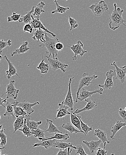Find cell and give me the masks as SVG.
<instances>
[{
  "instance_id": "1",
  "label": "cell",
  "mask_w": 126,
  "mask_h": 155,
  "mask_svg": "<svg viewBox=\"0 0 126 155\" xmlns=\"http://www.w3.org/2000/svg\"><path fill=\"white\" fill-rule=\"evenodd\" d=\"M114 10L109 17L110 20L109 27L111 29L115 31L118 29L121 25H124V26L126 25L125 24L126 21L124 20L122 16L124 10L120 7H117L116 3L114 4Z\"/></svg>"
},
{
  "instance_id": "2",
  "label": "cell",
  "mask_w": 126,
  "mask_h": 155,
  "mask_svg": "<svg viewBox=\"0 0 126 155\" xmlns=\"http://www.w3.org/2000/svg\"><path fill=\"white\" fill-rule=\"evenodd\" d=\"M46 42L43 44L39 45V47H46L47 51L46 52L47 54H49V57H51L53 55V58H57L58 53L59 51L56 48V45L60 41L58 38H51L47 35V34H45Z\"/></svg>"
},
{
  "instance_id": "3",
  "label": "cell",
  "mask_w": 126,
  "mask_h": 155,
  "mask_svg": "<svg viewBox=\"0 0 126 155\" xmlns=\"http://www.w3.org/2000/svg\"><path fill=\"white\" fill-rule=\"evenodd\" d=\"M98 77V75H92L89 74V73H84L82 75V77L80 79L79 82L78 88L76 92V98L75 100V103H77L78 101V97H79V92L81 89L82 88L85 86H88L90 84H93L92 80L96 79Z\"/></svg>"
},
{
  "instance_id": "4",
  "label": "cell",
  "mask_w": 126,
  "mask_h": 155,
  "mask_svg": "<svg viewBox=\"0 0 126 155\" xmlns=\"http://www.w3.org/2000/svg\"><path fill=\"white\" fill-rule=\"evenodd\" d=\"M89 8L91 10L95 16L98 17L101 16L105 11H108V5L103 0L92 5Z\"/></svg>"
},
{
  "instance_id": "5",
  "label": "cell",
  "mask_w": 126,
  "mask_h": 155,
  "mask_svg": "<svg viewBox=\"0 0 126 155\" xmlns=\"http://www.w3.org/2000/svg\"><path fill=\"white\" fill-rule=\"evenodd\" d=\"M47 58L49 64L51 66V68L53 71H56L58 69H60L63 73L66 72L65 69L69 67V65L64 64L63 62L60 61L58 58H52L49 56H46Z\"/></svg>"
},
{
  "instance_id": "6",
  "label": "cell",
  "mask_w": 126,
  "mask_h": 155,
  "mask_svg": "<svg viewBox=\"0 0 126 155\" xmlns=\"http://www.w3.org/2000/svg\"><path fill=\"white\" fill-rule=\"evenodd\" d=\"M69 46L74 54L73 57H72L73 60H76L78 55L82 57L84 54L87 53V51L83 49L84 45L81 41H78L77 44L76 45H70Z\"/></svg>"
},
{
  "instance_id": "7",
  "label": "cell",
  "mask_w": 126,
  "mask_h": 155,
  "mask_svg": "<svg viewBox=\"0 0 126 155\" xmlns=\"http://www.w3.org/2000/svg\"><path fill=\"white\" fill-rule=\"evenodd\" d=\"M115 70H110L105 74L106 79H105L104 84H99V86L103 90H110L112 87H114L113 77L115 76Z\"/></svg>"
},
{
  "instance_id": "8",
  "label": "cell",
  "mask_w": 126,
  "mask_h": 155,
  "mask_svg": "<svg viewBox=\"0 0 126 155\" xmlns=\"http://www.w3.org/2000/svg\"><path fill=\"white\" fill-rule=\"evenodd\" d=\"M74 78L75 77H73L69 78V85H68L69 88H68V92L65 97V99L62 102L63 104L68 106L71 111L73 110L74 106V102L71 91L72 82Z\"/></svg>"
},
{
  "instance_id": "9",
  "label": "cell",
  "mask_w": 126,
  "mask_h": 155,
  "mask_svg": "<svg viewBox=\"0 0 126 155\" xmlns=\"http://www.w3.org/2000/svg\"><path fill=\"white\" fill-rule=\"evenodd\" d=\"M15 80H12L10 82L9 84H8L6 86V91L5 93L2 95V97L6 93L7 94L6 98L7 99L13 98L15 100H16L17 99L19 90L17 89L15 87Z\"/></svg>"
},
{
  "instance_id": "10",
  "label": "cell",
  "mask_w": 126,
  "mask_h": 155,
  "mask_svg": "<svg viewBox=\"0 0 126 155\" xmlns=\"http://www.w3.org/2000/svg\"><path fill=\"white\" fill-rule=\"evenodd\" d=\"M103 90H104L103 89L100 87V88L94 91H89L83 87L81 89L80 92H79V97H78V101H83L84 100L85 101L87 99L89 98L92 95L97 94V93L102 95Z\"/></svg>"
},
{
  "instance_id": "11",
  "label": "cell",
  "mask_w": 126,
  "mask_h": 155,
  "mask_svg": "<svg viewBox=\"0 0 126 155\" xmlns=\"http://www.w3.org/2000/svg\"><path fill=\"white\" fill-rule=\"evenodd\" d=\"M111 65L115 67L116 77L115 78V79H118L120 81L122 84H123L126 80V66H124L121 67H118L115 61L111 63Z\"/></svg>"
},
{
  "instance_id": "12",
  "label": "cell",
  "mask_w": 126,
  "mask_h": 155,
  "mask_svg": "<svg viewBox=\"0 0 126 155\" xmlns=\"http://www.w3.org/2000/svg\"><path fill=\"white\" fill-rule=\"evenodd\" d=\"M30 24H31L32 26L33 27L34 29L41 28L44 30L47 33L50 34L52 35V36L54 37H56V35L53 33V32L48 30L46 28H45L44 24L42 23L40 19V16H34L32 15V20Z\"/></svg>"
},
{
  "instance_id": "13",
  "label": "cell",
  "mask_w": 126,
  "mask_h": 155,
  "mask_svg": "<svg viewBox=\"0 0 126 155\" xmlns=\"http://www.w3.org/2000/svg\"><path fill=\"white\" fill-rule=\"evenodd\" d=\"M39 104L40 103L38 101L35 102L34 103H30L27 101H24L21 102H19L17 105L22 108L24 110L26 111V113L30 115L34 112V110L32 109L33 107Z\"/></svg>"
},
{
  "instance_id": "14",
  "label": "cell",
  "mask_w": 126,
  "mask_h": 155,
  "mask_svg": "<svg viewBox=\"0 0 126 155\" xmlns=\"http://www.w3.org/2000/svg\"><path fill=\"white\" fill-rule=\"evenodd\" d=\"M46 32L42 29H34V36L32 37V38L34 41H37L38 42L40 41L43 43H45L46 42Z\"/></svg>"
},
{
  "instance_id": "15",
  "label": "cell",
  "mask_w": 126,
  "mask_h": 155,
  "mask_svg": "<svg viewBox=\"0 0 126 155\" xmlns=\"http://www.w3.org/2000/svg\"><path fill=\"white\" fill-rule=\"evenodd\" d=\"M7 61V62L8 63V65H9V70L6 71V75H7V78L10 79L12 76H14L15 75H16L17 76L20 78V76L18 75V74L17 73V69L14 66V63H12L10 61V60L8 59V58H7L6 56H5L3 57Z\"/></svg>"
},
{
  "instance_id": "16",
  "label": "cell",
  "mask_w": 126,
  "mask_h": 155,
  "mask_svg": "<svg viewBox=\"0 0 126 155\" xmlns=\"http://www.w3.org/2000/svg\"><path fill=\"white\" fill-rule=\"evenodd\" d=\"M59 109L57 110V115L55 119L57 118H63L68 115H70L71 113L68 111V109H69L68 106L63 104L62 103L59 104Z\"/></svg>"
},
{
  "instance_id": "17",
  "label": "cell",
  "mask_w": 126,
  "mask_h": 155,
  "mask_svg": "<svg viewBox=\"0 0 126 155\" xmlns=\"http://www.w3.org/2000/svg\"><path fill=\"white\" fill-rule=\"evenodd\" d=\"M102 142V141L100 140L98 141L92 140L90 142H88L87 141H83V143L88 147L91 153H94L97 151Z\"/></svg>"
},
{
  "instance_id": "18",
  "label": "cell",
  "mask_w": 126,
  "mask_h": 155,
  "mask_svg": "<svg viewBox=\"0 0 126 155\" xmlns=\"http://www.w3.org/2000/svg\"><path fill=\"white\" fill-rule=\"evenodd\" d=\"M87 102V104L84 108L82 109H76L74 112L75 114H79L84 111H89L90 110L95 109V107H97V104L95 101H92L90 99L88 98L85 100Z\"/></svg>"
},
{
  "instance_id": "19",
  "label": "cell",
  "mask_w": 126,
  "mask_h": 155,
  "mask_svg": "<svg viewBox=\"0 0 126 155\" xmlns=\"http://www.w3.org/2000/svg\"><path fill=\"white\" fill-rule=\"evenodd\" d=\"M94 136L98 137L102 141L104 144V148H105L107 143H110V141L107 139V134L105 131L100 129H96L94 132Z\"/></svg>"
},
{
  "instance_id": "20",
  "label": "cell",
  "mask_w": 126,
  "mask_h": 155,
  "mask_svg": "<svg viewBox=\"0 0 126 155\" xmlns=\"http://www.w3.org/2000/svg\"><path fill=\"white\" fill-rule=\"evenodd\" d=\"M69 138V136L67 133H65L64 134L57 133L55 134V135L51 136V137L44 138H38V140L40 141L39 142H43L44 141L49 140H67Z\"/></svg>"
},
{
  "instance_id": "21",
  "label": "cell",
  "mask_w": 126,
  "mask_h": 155,
  "mask_svg": "<svg viewBox=\"0 0 126 155\" xmlns=\"http://www.w3.org/2000/svg\"><path fill=\"white\" fill-rule=\"evenodd\" d=\"M53 147L55 148H59L62 150H64L66 148H68L69 147L70 148H73V149L76 150L77 149V147H76L74 145L73 143H65L63 142H59L57 140V141L55 143Z\"/></svg>"
},
{
  "instance_id": "22",
  "label": "cell",
  "mask_w": 126,
  "mask_h": 155,
  "mask_svg": "<svg viewBox=\"0 0 126 155\" xmlns=\"http://www.w3.org/2000/svg\"><path fill=\"white\" fill-rule=\"evenodd\" d=\"M56 141L57 140H49L43 142H39L38 143L33 144V147L41 146L44 147L45 149H47L50 147H53V146Z\"/></svg>"
},
{
  "instance_id": "23",
  "label": "cell",
  "mask_w": 126,
  "mask_h": 155,
  "mask_svg": "<svg viewBox=\"0 0 126 155\" xmlns=\"http://www.w3.org/2000/svg\"><path fill=\"white\" fill-rule=\"evenodd\" d=\"M125 126H126V122H123L121 121H117L115 125L112 127L111 130V134L110 136V138L112 140H114L115 135L117 132Z\"/></svg>"
},
{
  "instance_id": "24",
  "label": "cell",
  "mask_w": 126,
  "mask_h": 155,
  "mask_svg": "<svg viewBox=\"0 0 126 155\" xmlns=\"http://www.w3.org/2000/svg\"><path fill=\"white\" fill-rule=\"evenodd\" d=\"M27 117L20 116L17 118L16 120L14 123V133H15L18 130H19L23 127Z\"/></svg>"
},
{
  "instance_id": "25",
  "label": "cell",
  "mask_w": 126,
  "mask_h": 155,
  "mask_svg": "<svg viewBox=\"0 0 126 155\" xmlns=\"http://www.w3.org/2000/svg\"><path fill=\"white\" fill-rule=\"evenodd\" d=\"M28 45V42L27 41L22 43L19 48H17L15 51L12 52L11 56L13 57L15 54H24L30 50V48L27 46Z\"/></svg>"
},
{
  "instance_id": "26",
  "label": "cell",
  "mask_w": 126,
  "mask_h": 155,
  "mask_svg": "<svg viewBox=\"0 0 126 155\" xmlns=\"http://www.w3.org/2000/svg\"><path fill=\"white\" fill-rule=\"evenodd\" d=\"M35 6H33L31 11L27 12L25 15L23 16L19 20V22L20 23L23 22L25 24L30 23L32 20V15L33 14L34 11Z\"/></svg>"
},
{
  "instance_id": "27",
  "label": "cell",
  "mask_w": 126,
  "mask_h": 155,
  "mask_svg": "<svg viewBox=\"0 0 126 155\" xmlns=\"http://www.w3.org/2000/svg\"><path fill=\"white\" fill-rule=\"evenodd\" d=\"M15 102L13 101L12 103L14 105V112H15V117L18 118L20 116L27 117L29 116L22 108L18 106L16 104H15Z\"/></svg>"
},
{
  "instance_id": "28",
  "label": "cell",
  "mask_w": 126,
  "mask_h": 155,
  "mask_svg": "<svg viewBox=\"0 0 126 155\" xmlns=\"http://www.w3.org/2000/svg\"><path fill=\"white\" fill-rule=\"evenodd\" d=\"M70 121L72 124L77 129L83 131L81 127V122L80 119L73 112H72L70 114Z\"/></svg>"
},
{
  "instance_id": "29",
  "label": "cell",
  "mask_w": 126,
  "mask_h": 155,
  "mask_svg": "<svg viewBox=\"0 0 126 155\" xmlns=\"http://www.w3.org/2000/svg\"><path fill=\"white\" fill-rule=\"evenodd\" d=\"M14 105L13 103H10L7 102L5 103V107H6V111L4 114V116H8L9 118L11 116L13 117H15V112H14Z\"/></svg>"
},
{
  "instance_id": "30",
  "label": "cell",
  "mask_w": 126,
  "mask_h": 155,
  "mask_svg": "<svg viewBox=\"0 0 126 155\" xmlns=\"http://www.w3.org/2000/svg\"><path fill=\"white\" fill-rule=\"evenodd\" d=\"M62 127L63 129L68 130V131L71 134L82 133L84 134H85V132L83 131H81V130L77 129L76 128V127H74L72 124H71V123H69V122L63 124L62 125Z\"/></svg>"
},
{
  "instance_id": "31",
  "label": "cell",
  "mask_w": 126,
  "mask_h": 155,
  "mask_svg": "<svg viewBox=\"0 0 126 155\" xmlns=\"http://www.w3.org/2000/svg\"><path fill=\"white\" fill-rule=\"evenodd\" d=\"M47 124H49L48 129L45 130L46 132H49V133H59L62 134V132L58 129L55 125L53 124V120L47 119Z\"/></svg>"
},
{
  "instance_id": "32",
  "label": "cell",
  "mask_w": 126,
  "mask_h": 155,
  "mask_svg": "<svg viewBox=\"0 0 126 155\" xmlns=\"http://www.w3.org/2000/svg\"><path fill=\"white\" fill-rule=\"evenodd\" d=\"M31 117L29 116L27 117V120H26V122H27V125L28 127L30 128L31 130H35L38 128V127L39 125L42 124V122L41 121H39V122H35L34 121H31Z\"/></svg>"
},
{
  "instance_id": "33",
  "label": "cell",
  "mask_w": 126,
  "mask_h": 155,
  "mask_svg": "<svg viewBox=\"0 0 126 155\" xmlns=\"http://www.w3.org/2000/svg\"><path fill=\"white\" fill-rule=\"evenodd\" d=\"M37 68L40 71L41 73L42 74H46L49 71V65L47 63L44 62V59L43 58V54L41 61L39 64V66L37 67Z\"/></svg>"
},
{
  "instance_id": "34",
  "label": "cell",
  "mask_w": 126,
  "mask_h": 155,
  "mask_svg": "<svg viewBox=\"0 0 126 155\" xmlns=\"http://www.w3.org/2000/svg\"><path fill=\"white\" fill-rule=\"evenodd\" d=\"M45 5V4L43 2H40L37 6H35L34 11L33 15L34 16H40L42 13H44L45 11L44 10V7Z\"/></svg>"
},
{
  "instance_id": "35",
  "label": "cell",
  "mask_w": 126,
  "mask_h": 155,
  "mask_svg": "<svg viewBox=\"0 0 126 155\" xmlns=\"http://www.w3.org/2000/svg\"><path fill=\"white\" fill-rule=\"evenodd\" d=\"M59 1L57 0H55L54 2L56 4V6H57V9L52 11V14H55L56 13H60V14H64L66 11L70 9L69 7H64L58 4Z\"/></svg>"
},
{
  "instance_id": "36",
  "label": "cell",
  "mask_w": 126,
  "mask_h": 155,
  "mask_svg": "<svg viewBox=\"0 0 126 155\" xmlns=\"http://www.w3.org/2000/svg\"><path fill=\"white\" fill-rule=\"evenodd\" d=\"M76 115L79 117L80 121H81V127H82V130L85 132V135L86 136L89 131H91V130H93V126L91 127H89L87 124H85V123L82 121V119H81V116L80 114H76Z\"/></svg>"
},
{
  "instance_id": "37",
  "label": "cell",
  "mask_w": 126,
  "mask_h": 155,
  "mask_svg": "<svg viewBox=\"0 0 126 155\" xmlns=\"http://www.w3.org/2000/svg\"><path fill=\"white\" fill-rule=\"evenodd\" d=\"M26 120H27V118H26V120H25V124H24V126L21 128L19 130V131H21L22 133L24 134L25 136L27 137H29L31 136L32 134L31 133V130L30 128L27 125Z\"/></svg>"
},
{
  "instance_id": "38",
  "label": "cell",
  "mask_w": 126,
  "mask_h": 155,
  "mask_svg": "<svg viewBox=\"0 0 126 155\" xmlns=\"http://www.w3.org/2000/svg\"><path fill=\"white\" fill-rule=\"evenodd\" d=\"M45 131H44L39 128L35 130H31L32 134L34 135V137H37V138H45Z\"/></svg>"
},
{
  "instance_id": "39",
  "label": "cell",
  "mask_w": 126,
  "mask_h": 155,
  "mask_svg": "<svg viewBox=\"0 0 126 155\" xmlns=\"http://www.w3.org/2000/svg\"><path fill=\"white\" fill-rule=\"evenodd\" d=\"M18 12H13L12 15L10 17H8V22H16V21H19V19L21 18V14H18Z\"/></svg>"
},
{
  "instance_id": "40",
  "label": "cell",
  "mask_w": 126,
  "mask_h": 155,
  "mask_svg": "<svg viewBox=\"0 0 126 155\" xmlns=\"http://www.w3.org/2000/svg\"><path fill=\"white\" fill-rule=\"evenodd\" d=\"M4 129L2 128V125L1 126L0 130V138H1V146H4L7 143V136L4 132Z\"/></svg>"
},
{
  "instance_id": "41",
  "label": "cell",
  "mask_w": 126,
  "mask_h": 155,
  "mask_svg": "<svg viewBox=\"0 0 126 155\" xmlns=\"http://www.w3.org/2000/svg\"><path fill=\"white\" fill-rule=\"evenodd\" d=\"M12 44V41L11 40H8L7 41H4L3 40H0V54H1V56H2V49L7 46H11Z\"/></svg>"
},
{
  "instance_id": "42",
  "label": "cell",
  "mask_w": 126,
  "mask_h": 155,
  "mask_svg": "<svg viewBox=\"0 0 126 155\" xmlns=\"http://www.w3.org/2000/svg\"><path fill=\"white\" fill-rule=\"evenodd\" d=\"M69 23L70 25V31H72L74 29L78 27V22L75 19L71 16L69 17Z\"/></svg>"
},
{
  "instance_id": "43",
  "label": "cell",
  "mask_w": 126,
  "mask_h": 155,
  "mask_svg": "<svg viewBox=\"0 0 126 155\" xmlns=\"http://www.w3.org/2000/svg\"><path fill=\"white\" fill-rule=\"evenodd\" d=\"M76 150V153L75 155L79 154L80 155H89L85 152L83 147L82 145H78L77 146Z\"/></svg>"
},
{
  "instance_id": "44",
  "label": "cell",
  "mask_w": 126,
  "mask_h": 155,
  "mask_svg": "<svg viewBox=\"0 0 126 155\" xmlns=\"http://www.w3.org/2000/svg\"><path fill=\"white\" fill-rule=\"evenodd\" d=\"M33 27L30 23H27L24 25L23 27V31L25 32H27L30 33H32L33 30Z\"/></svg>"
},
{
  "instance_id": "45",
  "label": "cell",
  "mask_w": 126,
  "mask_h": 155,
  "mask_svg": "<svg viewBox=\"0 0 126 155\" xmlns=\"http://www.w3.org/2000/svg\"><path fill=\"white\" fill-rule=\"evenodd\" d=\"M118 114L125 122H126V111L125 110L120 108L118 110Z\"/></svg>"
},
{
  "instance_id": "46",
  "label": "cell",
  "mask_w": 126,
  "mask_h": 155,
  "mask_svg": "<svg viewBox=\"0 0 126 155\" xmlns=\"http://www.w3.org/2000/svg\"><path fill=\"white\" fill-rule=\"evenodd\" d=\"M105 148L99 147L95 153V155H106L107 151H105Z\"/></svg>"
},
{
  "instance_id": "47",
  "label": "cell",
  "mask_w": 126,
  "mask_h": 155,
  "mask_svg": "<svg viewBox=\"0 0 126 155\" xmlns=\"http://www.w3.org/2000/svg\"><path fill=\"white\" fill-rule=\"evenodd\" d=\"M63 48H64V45L62 43L60 42V41L56 45V48L58 51H61L63 50Z\"/></svg>"
},
{
  "instance_id": "48",
  "label": "cell",
  "mask_w": 126,
  "mask_h": 155,
  "mask_svg": "<svg viewBox=\"0 0 126 155\" xmlns=\"http://www.w3.org/2000/svg\"><path fill=\"white\" fill-rule=\"evenodd\" d=\"M6 102H7V100L6 99L3 98H2V97H0V105H2L5 109L6 108V107L3 104L6 103Z\"/></svg>"
},
{
  "instance_id": "49",
  "label": "cell",
  "mask_w": 126,
  "mask_h": 155,
  "mask_svg": "<svg viewBox=\"0 0 126 155\" xmlns=\"http://www.w3.org/2000/svg\"><path fill=\"white\" fill-rule=\"evenodd\" d=\"M68 152H66V150L60 149L57 155H68Z\"/></svg>"
},
{
  "instance_id": "50",
  "label": "cell",
  "mask_w": 126,
  "mask_h": 155,
  "mask_svg": "<svg viewBox=\"0 0 126 155\" xmlns=\"http://www.w3.org/2000/svg\"><path fill=\"white\" fill-rule=\"evenodd\" d=\"M73 151V148H70V147H69V148H68V155H70V153L72 152Z\"/></svg>"
},
{
  "instance_id": "51",
  "label": "cell",
  "mask_w": 126,
  "mask_h": 155,
  "mask_svg": "<svg viewBox=\"0 0 126 155\" xmlns=\"http://www.w3.org/2000/svg\"><path fill=\"white\" fill-rule=\"evenodd\" d=\"M111 155H115L114 153H112Z\"/></svg>"
},
{
  "instance_id": "52",
  "label": "cell",
  "mask_w": 126,
  "mask_h": 155,
  "mask_svg": "<svg viewBox=\"0 0 126 155\" xmlns=\"http://www.w3.org/2000/svg\"><path fill=\"white\" fill-rule=\"evenodd\" d=\"M125 110L126 111V107L125 108Z\"/></svg>"
},
{
  "instance_id": "53",
  "label": "cell",
  "mask_w": 126,
  "mask_h": 155,
  "mask_svg": "<svg viewBox=\"0 0 126 155\" xmlns=\"http://www.w3.org/2000/svg\"><path fill=\"white\" fill-rule=\"evenodd\" d=\"M8 155L7 154H3V155Z\"/></svg>"
},
{
  "instance_id": "54",
  "label": "cell",
  "mask_w": 126,
  "mask_h": 155,
  "mask_svg": "<svg viewBox=\"0 0 126 155\" xmlns=\"http://www.w3.org/2000/svg\"><path fill=\"white\" fill-rule=\"evenodd\" d=\"M65 1H67L68 0H65Z\"/></svg>"
}]
</instances>
